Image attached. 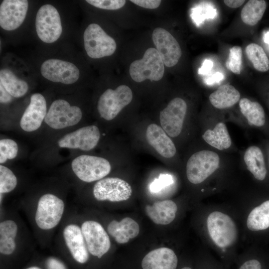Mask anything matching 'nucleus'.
I'll return each instance as SVG.
<instances>
[{
    "mask_svg": "<svg viewBox=\"0 0 269 269\" xmlns=\"http://www.w3.org/2000/svg\"><path fill=\"white\" fill-rule=\"evenodd\" d=\"M129 72L131 78L136 82L146 79L159 81L163 76L164 64L156 49L149 48L141 59L131 64Z\"/></svg>",
    "mask_w": 269,
    "mask_h": 269,
    "instance_id": "obj_1",
    "label": "nucleus"
},
{
    "mask_svg": "<svg viewBox=\"0 0 269 269\" xmlns=\"http://www.w3.org/2000/svg\"><path fill=\"white\" fill-rule=\"evenodd\" d=\"M84 44L87 55L92 58L112 55L116 51L115 40L98 24H90L83 34Z\"/></svg>",
    "mask_w": 269,
    "mask_h": 269,
    "instance_id": "obj_2",
    "label": "nucleus"
},
{
    "mask_svg": "<svg viewBox=\"0 0 269 269\" xmlns=\"http://www.w3.org/2000/svg\"><path fill=\"white\" fill-rule=\"evenodd\" d=\"M220 158L214 151L203 150L193 154L186 164V176L193 184L204 181L219 167Z\"/></svg>",
    "mask_w": 269,
    "mask_h": 269,
    "instance_id": "obj_3",
    "label": "nucleus"
},
{
    "mask_svg": "<svg viewBox=\"0 0 269 269\" xmlns=\"http://www.w3.org/2000/svg\"><path fill=\"white\" fill-rule=\"evenodd\" d=\"M35 24L38 37L46 43L55 42L62 32L60 14L57 9L50 4H44L39 8Z\"/></svg>",
    "mask_w": 269,
    "mask_h": 269,
    "instance_id": "obj_4",
    "label": "nucleus"
},
{
    "mask_svg": "<svg viewBox=\"0 0 269 269\" xmlns=\"http://www.w3.org/2000/svg\"><path fill=\"white\" fill-rule=\"evenodd\" d=\"M209 235L219 247L224 248L232 245L237 238V230L232 218L219 211L212 212L207 220Z\"/></svg>",
    "mask_w": 269,
    "mask_h": 269,
    "instance_id": "obj_5",
    "label": "nucleus"
},
{
    "mask_svg": "<svg viewBox=\"0 0 269 269\" xmlns=\"http://www.w3.org/2000/svg\"><path fill=\"white\" fill-rule=\"evenodd\" d=\"M132 99V91L126 85H120L115 90L108 89L100 97L98 102V111L102 118L111 121L129 104Z\"/></svg>",
    "mask_w": 269,
    "mask_h": 269,
    "instance_id": "obj_6",
    "label": "nucleus"
},
{
    "mask_svg": "<svg viewBox=\"0 0 269 269\" xmlns=\"http://www.w3.org/2000/svg\"><path fill=\"white\" fill-rule=\"evenodd\" d=\"M71 167L75 175L86 182L100 180L111 170L108 160L103 157L89 155H81L74 159Z\"/></svg>",
    "mask_w": 269,
    "mask_h": 269,
    "instance_id": "obj_7",
    "label": "nucleus"
},
{
    "mask_svg": "<svg viewBox=\"0 0 269 269\" xmlns=\"http://www.w3.org/2000/svg\"><path fill=\"white\" fill-rule=\"evenodd\" d=\"M64 210L62 200L52 194H45L39 199L35 216L37 226L42 230L56 227L60 221Z\"/></svg>",
    "mask_w": 269,
    "mask_h": 269,
    "instance_id": "obj_8",
    "label": "nucleus"
},
{
    "mask_svg": "<svg viewBox=\"0 0 269 269\" xmlns=\"http://www.w3.org/2000/svg\"><path fill=\"white\" fill-rule=\"evenodd\" d=\"M82 117L80 108L71 106L66 101L58 99L52 102L44 122L54 129H62L78 124Z\"/></svg>",
    "mask_w": 269,
    "mask_h": 269,
    "instance_id": "obj_9",
    "label": "nucleus"
},
{
    "mask_svg": "<svg viewBox=\"0 0 269 269\" xmlns=\"http://www.w3.org/2000/svg\"><path fill=\"white\" fill-rule=\"evenodd\" d=\"M42 76L47 80L64 84H72L79 78L80 71L73 63L59 59L44 61L40 67Z\"/></svg>",
    "mask_w": 269,
    "mask_h": 269,
    "instance_id": "obj_10",
    "label": "nucleus"
},
{
    "mask_svg": "<svg viewBox=\"0 0 269 269\" xmlns=\"http://www.w3.org/2000/svg\"><path fill=\"white\" fill-rule=\"evenodd\" d=\"M93 192L94 197L98 201L120 202L130 198L132 189L131 185L124 180L108 177L96 183Z\"/></svg>",
    "mask_w": 269,
    "mask_h": 269,
    "instance_id": "obj_11",
    "label": "nucleus"
},
{
    "mask_svg": "<svg viewBox=\"0 0 269 269\" xmlns=\"http://www.w3.org/2000/svg\"><path fill=\"white\" fill-rule=\"evenodd\" d=\"M187 108L184 100L175 98L160 111L159 120L161 128L170 137H175L181 133Z\"/></svg>",
    "mask_w": 269,
    "mask_h": 269,
    "instance_id": "obj_12",
    "label": "nucleus"
},
{
    "mask_svg": "<svg viewBox=\"0 0 269 269\" xmlns=\"http://www.w3.org/2000/svg\"><path fill=\"white\" fill-rule=\"evenodd\" d=\"M81 229L88 252L101 258L111 247L110 238L103 227L96 221L89 220L82 224Z\"/></svg>",
    "mask_w": 269,
    "mask_h": 269,
    "instance_id": "obj_13",
    "label": "nucleus"
},
{
    "mask_svg": "<svg viewBox=\"0 0 269 269\" xmlns=\"http://www.w3.org/2000/svg\"><path fill=\"white\" fill-rule=\"evenodd\" d=\"M152 40L164 65L167 67L175 66L182 54L176 39L166 30L157 27L153 31Z\"/></svg>",
    "mask_w": 269,
    "mask_h": 269,
    "instance_id": "obj_14",
    "label": "nucleus"
},
{
    "mask_svg": "<svg viewBox=\"0 0 269 269\" xmlns=\"http://www.w3.org/2000/svg\"><path fill=\"white\" fill-rule=\"evenodd\" d=\"M100 137L98 128L94 125L88 126L65 134L58 140L57 143L60 147L89 151L97 145Z\"/></svg>",
    "mask_w": 269,
    "mask_h": 269,
    "instance_id": "obj_15",
    "label": "nucleus"
},
{
    "mask_svg": "<svg viewBox=\"0 0 269 269\" xmlns=\"http://www.w3.org/2000/svg\"><path fill=\"white\" fill-rule=\"evenodd\" d=\"M28 8L26 0H4L0 5V26L11 31L19 27L24 21Z\"/></svg>",
    "mask_w": 269,
    "mask_h": 269,
    "instance_id": "obj_16",
    "label": "nucleus"
},
{
    "mask_svg": "<svg viewBox=\"0 0 269 269\" xmlns=\"http://www.w3.org/2000/svg\"><path fill=\"white\" fill-rule=\"evenodd\" d=\"M46 114V102L43 96L40 93L32 94L30 103L21 118V128L28 132L37 130L44 120Z\"/></svg>",
    "mask_w": 269,
    "mask_h": 269,
    "instance_id": "obj_17",
    "label": "nucleus"
},
{
    "mask_svg": "<svg viewBox=\"0 0 269 269\" xmlns=\"http://www.w3.org/2000/svg\"><path fill=\"white\" fill-rule=\"evenodd\" d=\"M65 244L74 259L84 264L89 259L88 251L81 229L75 224H69L63 232Z\"/></svg>",
    "mask_w": 269,
    "mask_h": 269,
    "instance_id": "obj_18",
    "label": "nucleus"
},
{
    "mask_svg": "<svg viewBox=\"0 0 269 269\" xmlns=\"http://www.w3.org/2000/svg\"><path fill=\"white\" fill-rule=\"evenodd\" d=\"M146 138L148 143L163 157L171 158L176 153L173 142L163 129L156 124H151L147 127Z\"/></svg>",
    "mask_w": 269,
    "mask_h": 269,
    "instance_id": "obj_19",
    "label": "nucleus"
},
{
    "mask_svg": "<svg viewBox=\"0 0 269 269\" xmlns=\"http://www.w3.org/2000/svg\"><path fill=\"white\" fill-rule=\"evenodd\" d=\"M178 259L174 251L162 247L147 254L141 262L143 269H176Z\"/></svg>",
    "mask_w": 269,
    "mask_h": 269,
    "instance_id": "obj_20",
    "label": "nucleus"
},
{
    "mask_svg": "<svg viewBox=\"0 0 269 269\" xmlns=\"http://www.w3.org/2000/svg\"><path fill=\"white\" fill-rule=\"evenodd\" d=\"M177 210L176 204L171 200L156 201L145 206L147 216L158 225H165L172 222L175 218Z\"/></svg>",
    "mask_w": 269,
    "mask_h": 269,
    "instance_id": "obj_21",
    "label": "nucleus"
},
{
    "mask_svg": "<svg viewBox=\"0 0 269 269\" xmlns=\"http://www.w3.org/2000/svg\"><path fill=\"white\" fill-rule=\"evenodd\" d=\"M107 231L118 243L123 244L138 235L139 227L135 221L126 217L119 222L112 221L108 225Z\"/></svg>",
    "mask_w": 269,
    "mask_h": 269,
    "instance_id": "obj_22",
    "label": "nucleus"
},
{
    "mask_svg": "<svg viewBox=\"0 0 269 269\" xmlns=\"http://www.w3.org/2000/svg\"><path fill=\"white\" fill-rule=\"evenodd\" d=\"M240 98V92L232 85L220 86L209 96L211 104L217 109L228 108L236 104Z\"/></svg>",
    "mask_w": 269,
    "mask_h": 269,
    "instance_id": "obj_23",
    "label": "nucleus"
},
{
    "mask_svg": "<svg viewBox=\"0 0 269 269\" xmlns=\"http://www.w3.org/2000/svg\"><path fill=\"white\" fill-rule=\"evenodd\" d=\"M248 169L257 180H263L267 175L264 155L261 149L256 146L248 147L244 156Z\"/></svg>",
    "mask_w": 269,
    "mask_h": 269,
    "instance_id": "obj_24",
    "label": "nucleus"
},
{
    "mask_svg": "<svg viewBox=\"0 0 269 269\" xmlns=\"http://www.w3.org/2000/svg\"><path fill=\"white\" fill-rule=\"evenodd\" d=\"M0 83L11 96L15 98L22 97L28 90L27 83L17 77L8 69L0 70Z\"/></svg>",
    "mask_w": 269,
    "mask_h": 269,
    "instance_id": "obj_25",
    "label": "nucleus"
},
{
    "mask_svg": "<svg viewBox=\"0 0 269 269\" xmlns=\"http://www.w3.org/2000/svg\"><path fill=\"white\" fill-rule=\"evenodd\" d=\"M202 137L207 143L220 150L228 148L232 143L227 127L222 122L217 124L213 130H207Z\"/></svg>",
    "mask_w": 269,
    "mask_h": 269,
    "instance_id": "obj_26",
    "label": "nucleus"
},
{
    "mask_svg": "<svg viewBox=\"0 0 269 269\" xmlns=\"http://www.w3.org/2000/svg\"><path fill=\"white\" fill-rule=\"evenodd\" d=\"M18 228L15 222L7 220L0 223V252L3 255H10L15 249L14 239Z\"/></svg>",
    "mask_w": 269,
    "mask_h": 269,
    "instance_id": "obj_27",
    "label": "nucleus"
},
{
    "mask_svg": "<svg viewBox=\"0 0 269 269\" xmlns=\"http://www.w3.org/2000/svg\"><path fill=\"white\" fill-rule=\"evenodd\" d=\"M240 111L247 119L248 124L262 127L265 124V114L262 106L257 102H253L247 98H242L239 102Z\"/></svg>",
    "mask_w": 269,
    "mask_h": 269,
    "instance_id": "obj_28",
    "label": "nucleus"
},
{
    "mask_svg": "<svg viewBox=\"0 0 269 269\" xmlns=\"http://www.w3.org/2000/svg\"><path fill=\"white\" fill-rule=\"evenodd\" d=\"M248 228L254 231L265 230L269 227V200L253 209L247 221Z\"/></svg>",
    "mask_w": 269,
    "mask_h": 269,
    "instance_id": "obj_29",
    "label": "nucleus"
},
{
    "mask_svg": "<svg viewBox=\"0 0 269 269\" xmlns=\"http://www.w3.org/2000/svg\"><path fill=\"white\" fill-rule=\"evenodd\" d=\"M266 8L265 0H249L241 10V19L248 25H255L263 17Z\"/></svg>",
    "mask_w": 269,
    "mask_h": 269,
    "instance_id": "obj_30",
    "label": "nucleus"
},
{
    "mask_svg": "<svg viewBox=\"0 0 269 269\" xmlns=\"http://www.w3.org/2000/svg\"><path fill=\"white\" fill-rule=\"evenodd\" d=\"M246 55L256 70L266 72L269 69V59L264 49L259 45L252 43L246 47Z\"/></svg>",
    "mask_w": 269,
    "mask_h": 269,
    "instance_id": "obj_31",
    "label": "nucleus"
},
{
    "mask_svg": "<svg viewBox=\"0 0 269 269\" xmlns=\"http://www.w3.org/2000/svg\"><path fill=\"white\" fill-rule=\"evenodd\" d=\"M17 185V178L12 171L7 167L0 165V194L12 191Z\"/></svg>",
    "mask_w": 269,
    "mask_h": 269,
    "instance_id": "obj_32",
    "label": "nucleus"
},
{
    "mask_svg": "<svg viewBox=\"0 0 269 269\" xmlns=\"http://www.w3.org/2000/svg\"><path fill=\"white\" fill-rule=\"evenodd\" d=\"M242 62V49L239 46H234L230 49L228 58L226 62L228 69L236 74L241 73Z\"/></svg>",
    "mask_w": 269,
    "mask_h": 269,
    "instance_id": "obj_33",
    "label": "nucleus"
},
{
    "mask_svg": "<svg viewBox=\"0 0 269 269\" xmlns=\"http://www.w3.org/2000/svg\"><path fill=\"white\" fill-rule=\"evenodd\" d=\"M18 152L16 142L11 139L4 138L0 140V163H3L7 159L14 158Z\"/></svg>",
    "mask_w": 269,
    "mask_h": 269,
    "instance_id": "obj_34",
    "label": "nucleus"
},
{
    "mask_svg": "<svg viewBox=\"0 0 269 269\" xmlns=\"http://www.w3.org/2000/svg\"><path fill=\"white\" fill-rule=\"evenodd\" d=\"M216 14V9L210 5H199L192 9L191 16L199 24L207 18H212Z\"/></svg>",
    "mask_w": 269,
    "mask_h": 269,
    "instance_id": "obj_35",
    "label": "nucleus"
},
{
    "mask_svg": "<svg viewBox=\"0 0 269 269\" xmlns=\"http://www.w3.org/2000/svg\"><path fill=\"white\" fill-rule=\"evenodd\" d=\"M86 1L95 7L108 10L120 9L126 2L125 0H87Z\"/></svg>",
    "mask_w": 269,
    "mask_h": 269,
    "instance_id": "obj_36",
    "label": "nucleus"
},
{
    "mask_svg": "<svg viewBox=\"0 0 269 269\" xmlns=\"http://www.w3.org/2000/svg\"><path fill=\"white\" fill-rule=\"evenodd\" d=\"M172 176L168 174H160L149 185V190L152 193H158L173 183Z\"/></svg>",
    "mask_w": 269,
    "mask_h": 269,
    "instance_id": "obj_37",
    "label": "nucleus"
},
{
    "mask_svg": "<svg viewBox=\"0 0 269 269\" xmlns=\"http://www.w3.org/2000/svg\"><path fill=\"white\" fill-rule=\"evenodd\" d=\"M131 1L139 6L149 9L158 7L161 2L160 0H131Z\"/></svg>",
    "mask_w": 269,
    "mask_h": 269,
    "instance_id": "obj_38",
    "label": "nucleus"
},
{
    "mask_svg": "<svg viewBox=\"0 0 269 269\" xmlns=\"http://www.w3.org/2000/svg\"><path fill=\"white\" fill-rule=\"evenodd\" d=\"M46 269H66L64 264L59 260L50 257L46 261Z\"/></svg>",
    "mask_w": 269,
    "mask_h": 269,
    "instance_id": "obj_39",
    "label": "nucleus"
},
{
    "mask_svg": "<svg viewBox=\"0 0 269 269\" xmlns=\"http://www.w3.org/2000/svg\"><path fill=\"white\" fill-rule=\"evenodd\" d=\"M262 266L257 260H251L244 263L239 269H261Z\"/></svg>",
    "mask_w": 269,
    "mask_h": 269,
    "instance_id": "obj_40",
    "label": "nucleus"
},
{
    "mask_svg": "<svg viewBox=\"0 0 269 269\" xmlns=\"http://www.w3.org/2000/svg\"><path fill=\"white\" fill-rule=\"evenodd\" d=\"M213 63L212 61L209 59H205L201 66L198 70V73L202 75L207 74L212 69Z\"/></svg>",
    "mask_w": 269,
    "mask_h": 269,
    "instance_id": "obj_41",
    "label": "nucleus"
},
{
    "mask_svg": "<svg viewBox=\"0 0 269 269\" xmlns=\"http://www.w3.org/2000/svg\"><path fill=\"white\" fill-rule=\"evenodd\" d=\"M0 102L1 103L6 104L9 103L12 98L11 96L0 83Z\"/></svg>",
    "mask_w": 269,
    "mask_h": 269,
    "instance_id": "obj_42",
    "label": "nucleus"
},
{
    "mask_svg": "<svg viewBox=\"0 0 269 269\" xmlns=\"http://www.w3.org/2000/svg\"><path fill=\"white\" fill-rule=\"evenodd\" d=\"M224 78L223 74L216 72L206 79L205 82L208 85L213 84L216 82H219Z\"/></svg>",
    "mask_w": 269,
    "mask_h": 269,
    "instance_id": "obj_43",
    "label": "nucleus"
},
{
    "mask_svg": "<svg viewBox=\"0 0 269 269\" xmlns=\"http://www.w3.org/2000/svg\"><path fill=\"white\" fill-rule=\"evenodd\" d=\"M224 3L229 7L237 8L241 6L245 1L243 0H224Z\"/></svg>",
    "mask_w": 269,
    "mask_h": 269,
    "instance_id": "obj_44",
    "label": "nucleus"
},
{
    "mask_svg": "<svg viewBox=\"0 0 269 269\" xmlns=\"http://www.w3.org/2000/svg\"><path fill=\"white\" fill-rule=\"evenodd\" d=\"M264 40L265 42L269 45V31L266 34H265Z\"/></svg>",
    "mask_w": 269,
    "mask_h": 269,
    "instance_id": "obj_45",
    "label": "nucleus"
},
{
    "mask_svg": "<svg viewBox=\"0 0 269 269\" xmlns=\"http://www.w3.org/2000/svg\"><path fill=\"white\" fill-rule=\"evenodd\" d=\"M26 269H41L37 267H29L28 268H27Z\"/></svg>",
    "mask_w": 269,
    "mask_h": 269,
    "instance_id": "obj_46",
    "label": "nucleus"
},
{
    "mask_svg": "<svg viewBox=\"0 0 269 269\" xmlns=\"http://www.w3.org/2000/svg\"><path fill=\"white\" fill-rule=\"evenodd\" d=\"M181 269H191L189 268V267H184V268H182Z\"/></svg>",
    "mask_w": 269,
    "mask_h": 269,
    "instance_id": "obj_47",
    "label": "nucleus"
}]
</instances>
